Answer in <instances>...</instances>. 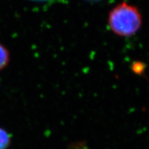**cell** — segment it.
Segmentation results:
<instances>
[{"mask_svg": "<svg viewBox=\"0 0 149 149\" xmlns=\"http://www.w3.org/2000/svg\"><path fill=\"white\" fill-rule=\"evenodd\" d=\"M142 17L135 6L123 1L115 6L108 15V25L114 34L129 37L135 35L141 29Z\"/></svg>", "mask_w": 149, "mask_h": 149, "instance_id": "1", "label": "cell"}, {"mask_svg": "<svg viewBox=\"0 0 149 149\" xmlns=\"http://www.w3.org/2000/svg\"><path fill=\"white\" fill-rule=\"evenodd\" d=\"M10 61V53L6 48L0 44V70L8 66Z\"/></svg>", "mask_w": 149, "mask_h": 149, "instance_id": "3", "label": "cell"}, {"mask_svg": "<svg viewBox=\"0 0 149 149\" xmlns=\"http://www.w3.org/2000/svg\"><path fill=\"white\" fill-rule=\"evenodd\" d=\"M11 144V136L0 126V149H8Z\"/></svg>", "mask_w": 149, "mask_h": 149, "instance_id": "2", "label": "cell"}, {"mask_svg": "<svg viewBox=\"0 0 149 149\" xmlns=\"http://www.w3.org/2000/svg\"><path fill=\"white\" fill-rule=\"evenodd\" d=\"M33 1H37V2H44V1H51V0H31Z\"/></svg>", "mask_w": 149, "mask_h": 149, "instance_id": "4", "label": "cell"}]
</instances>
